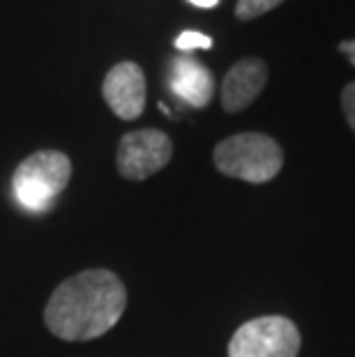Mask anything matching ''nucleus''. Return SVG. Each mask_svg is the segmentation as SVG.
Masks as SVG:
<instances>
[{"label": "nucleus", "mask_w": 355, "mask_h": 357, "mask_svg": "<svg viewBox=\"0 0 355 357\" xmlns=\"http://www.w3.org/2000/svg\"><path fill=\"white\" fill-rule=\"evenodd\" d=\"M127 309V288L107 268L65 279L47 302L44 325L63 341H90L116 328Z\"/></svg>", "instance_id": "f257e3e1"}, {"label": "nucleus", "mask_w": 355, "mask_h": 357, "mask_svg": "<svg viewBox=\"0 0 355 357\" xmlns=\"http://www.w3.org/2000/svg\"><path fill=\"white\" fill-rule=\"evenodd\" d=\"M213 162L219 173L236 180L263 185L277 178L284 166V153L279 143L268 134L245 132L217 143Z\"/></svg>", "instance_id": "f03ea898"}, {"label": "nucleus", "mask_w": 355, "mask_h": 357, "mask_svg": "<svg viewBox=\"0 0 355 357\" xmlns=\"http://www.w3.org/2000/svg\"><path fill=\"white\" fill-rule=\"evenodd\" d=\"M72 180V162L60 150H40L14 171V196L30 212H44L56 203Z\"/></svg>", "instance_id": "7ed1b4c3"}, {"label": "nucleus", "mask_w": 355, "mask_h": 357, "mask_svg": "<svg viewBox=\"0 0 355 357\" xmlns=\"http://www.w3.org/2000/svg\"><path fill=\"white\" fill-rule=\"evenodd\" d=\"M298 325L286 316H261L240 325L229 341V357H298Z\"/></svg>", "instance_id": "20e7f679"}, {"label": "nucleus", "mask_w": 355, "mask_h": 357, "mask_svg": "<svg viewBox=\"0 0 355 357\" xmlns=\"http://www.w3.org/2000/svg\"><path fill=\"white\" fill-rule=\"evenodd\" d=\"M173 157V143L162 129H137L120 139L116 164L125 180H146L160 173Z\"/></svg>", "instance_id": "39448f33"}, {"label": "nucleus", "mask_w": 355, "mask_h": 357, "mask_svg": "<svg viewBox=\"0 0 355 357\" xmlns=\"http://www.w3.org/2000/svg\"><path fill=\"white\" fill-rule=\"evenodd\" d=\"M104 102L120 120H137L146 111V74L137 63H118L104 77Z\"/></svg>", "instance_id": "423d86ee"}, {"label": "nucleus", "mask_w": 355, "mask_h": 357, "mask_svg": "<svg viewBox=\"0 0 355 357\" xmlns=\"http://www.w3.org/2000/svg\"><path fill=\"white\" fill-rule=\"evenodd\" d=\"M268 83V67L259 58L238 60L236 65L226 72L222 81V106L224 111L238 113L245 111L256 97L263 93Z\"/></svg>", "instance_id": "0eeeda50"}, {"label": "nucleus", "mask_w": 355, "mask_h": 357, "mask_svg": "<svg viewBox=\"0 0 355 357\" xmlns=\"http://www.w3.org/2000/svg\"><path fill=\"white\" fill-rule=\"evenodd\" d=\"M169 86L173 95L194 109H206L215 95V77L206 65L190 56L176 58L169 70Z\"/></svg>", "instance_id": "6e6552de"}, {"label": "nucleus", "mask_w": 355, "mask_h": 357, "mask_svg": "<svg viewBox=\"0 0 355 357\" xmlns=\"http://www.w3.org/2000/svg\"><path fill=\"white\" fill-rule=\"evenodd\" d=\"M284 0H238L236 5V17L240 21H252L259 19L263 14L273 12L277 5H282Z\"/></svg>", "instance_id": "1a4fd4ad"}, {"label": "nucleus", "mask_w": 355, "mask_h": 357, "mask_svg": "<svg viewBox=\"0 0 355 357\" xmlns=\"http://www.w3.org/2000/svg\"><path fill=\"white\" fill-rule=\"evenodd\" d=\"M176 47L180 51H194V49H210L213 47V40L203 33H196V30H185V33L178 35Z\"/></svg>", "instance_id": "9d476101"}, {"label": "nucleus", "mask_w": 355, "mask_h": 357, "mask_svg": "<svg viewBox=\"0 0 355 357\" xmlns=\"http://www.w3.org/2000/svg\"><path fill=\"white\" fill-rule=\"evenodd\" d=\"M342 109H344L346 123H349L351 129L355 132V81L344 88V93H342Z\"/></svg>", "instance_id": "9b49d317"}, {"label": "nucleus", "mask_w": 355, "mask_h": 357, "mask_svg": "<svg viewBox=\"0 0 355 357\" xmlns=\"http://www.w3.org/2000/svg\"><path fill=\"white\" fill-rule=\"evenodd\" d=\"M339 51L346 53V56H349V60H351V65H355V40L342 42V44H339Z\"/></svg>", "instance_id": "f8f14e48"}, {"label": "nucleus", "mask_w": 355, "mask_h": 357, "mask_svg": "<svg viewBox=\"0 0 355 357\" xmlns=\"http://www.w3.org/2000/svg\"><path fill=\"white\" fill-rule=\"evenodd\" d=\"M194 7H201V10H213L215 5H219V0H190Z\"/></svg>", "instance_id": "ddd939ff"}]
</instances>
